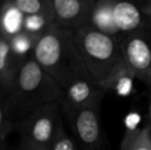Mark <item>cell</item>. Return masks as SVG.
I'll use <instances>...</instances> for the list:
<instances>
[{
	"label": "cell",
	"mask_w": 151,
	"mask_h": 150,
	"mask_svg": "<svg viewBox=\"0 0 151 150\" xmlns=\"http://www.w3.org/2000/svg\"><path fill=\"white\" fill-rule=\"evenodd\" d=\"M32 57L63 90L78 80L93 79L74 41L73 32L52 26L38 38Z\"/></svg>",
	"instance_id": "obj_1"
},
{
	"label": "cell",
	"mask_w": 151,
	"mask_h": 150,
	"mask_svg": "<svg viewBox=\"0 0 151 150\" xmlns=\"http://www.w3.org/2000/svg\"><path fill=\"white\" fill-rule=\"evenodd\" d=\"M73 36L91 77L103 90L115 88L123 77L132 76L121 52L120 36L88 26L73 32Z\"/></svg>",
	"instance_id": "obj_2"
},
{
	"label": "cell",
	"mask_w": 151,
	"mask_h": 150,
	"mask_svg": "<svg viewBox=\"0 0 151 150\" xmlns=\"http://www.w3.org/2000/svg\"><path fill=\"white\" fill-rule=\"evenodd\" d=\"M63 95L61 86L31 57L21 65L5 96L10 119L16 123L44 105L61 102Z\"/></svg>",
	"instance_id": "obj_3"
},
{
	"label": "cell",
	"mask_w": 151,
	"mask_h": 150,
	"mask_svg": "<svg viewBox=\"0 0 151 150\" xmlns=\"http://www.w3.org/2000/svg\"><path fill=\"white\" fill-rule=\"evenodd\" d=\"M63 124L61 102L44 105L14 123L21 139L50 148Z\"/></svg>",
	"instance_id": "obj_4"
},
{
	"label": "cell",
	"mask_w": 151,
	"mask_h": 150,
	"mask_svg": "<svg viewBox=\"0 0 151 150\" xmlns=\"http://www.w3.org/2000/svg\"><path fill=\"white\" fill-rule=\"evenodd\" d=\"M120 46L132 76L151 88V30L121 35Z\"/></svg>",
	"instance_id": "obj_5"
},
{
	"label": "cell",
	"mask_w": 151,
	"mask_h": 150,
	"mask_svg": "<svg viewBox=\"0 0 151 150\" xmlns=\"http://www.w3.org/2000/svg\"><path fill=\"white\" fill-rule=\"evenodd\" d=\"M101 102L64 115L80 150H103Z\"/></svg>",
	"instance_id": "obj_6"
},
{
	"label": "cell",
	"mask_w": 151,
	"mask_h": 150,
	"mask_svg": "<svg viewBox=\"0 0 151 150\" xmlns=\"http://www.w3.org/2000/svg\"><path fill=\"white\" fill-rule=\"evenodd\" d=\"M96 1L97 0H52L54 25L70 32L88 27Z\"/></svg>",
	"instance_id": "obj_7"
},
{
	"label": "cell",
	"mask_w": 151,
	"mask_h": 150,
	"mask_svg": "<svg viewBox=\"0 0 151 150\" xmlns=\"http://www.w3.org/2000/svg\"><path fill=\"white\" fill-rule=\"evenodd\" d=\"M105 90L93 79H83L72 83L64 90L61 101L62 115H66L103 100Z\"/></svg>",
	"instance_id": "obj_8"
},
{
	"label": "cell",
	"mask_w": 151,
	"mask_h": 150,
	"mask_svg": "<svg viewBox=\"0 0 151 150\" xmlns=\"http://www.w3.org/2000/svg\"><path fill=\"white\" fill-rule=\"evenodd\" d=\"M24 62L14 52L9 33L3 29L0 35V90L5 96L9 92L17 73Z\"/></svg>",
	"instance_id": "obj_9"
},
{
	"label": "cell",
	"mask_w": 151,
	"mask_h": 150,
	"mask_svg": "<svg viewBox=\"0 0 151 150\" xmlns=\"http://www.w3.org/2000/svg\"><path fill=\"white\" fill-rule=\"evenodd\" d=\"M114 20L120 36L147 29L146 17L138 2L116 1Z\"/></svg>",
	"instance_id": "obj_10"
},
{
	"label": "cell",
	"mask_w": 151,
	"mask_h": 150,
	"mask_svg": "<svg viewBox=\"0 0 151 150\" xmlns=\"http://www.w3.org/2000/svg\"><path fill=\"white\" fill-rule=\"evenodd\" d=\"M116 0H97L91 12L88 27L102 33L120 36L114 20V6Z\"/></svg>",
	"instance_id": "obj_11"
},
{
	"label": "cell",
	"mask_w": 151,
	"mask_h": 150,
	"mask_svg": "<svg viewBox=\"0 0 151 150\" xmlns=\"http://www.w3.org/2000/svg\"><path fill=\"white\" fill-rule=\"evenodd\" d=\"M6 3L23 17L52 16V0H12Z\"/></svg>",
	"instance_id": "obj_12"
},
{
	"label": "cell",
	"mask_w": 151,
	"mask_h": 150,
	"mask_svg": "<svg viewBox=\"0 0 151 150\" xmlns=\"http://www.w3.org/2000/svg\"><path fill=\"white\" fill-rule=\"evenodd\" d=\"M119 150H151V128H132L124 133Z\"/></svg>",
	"instance_id": "obj_13"
},
{
	"label": "cell",
	"mask_w": 151,
	"mask_h": 150,
	"mask_svg": "<svg viewBox=\"0 0 151 150\" xmlns=\"http://www.w3.org/2000/svg\"><path fill=\"white\" fill-rule=\"evenodd\" d=\"M14 130V123L9 117L7 106H6L5 95L0 90V142Z\"/></svg>",
	"instance_id": "obj_14"
},
{
	"label": "cell",
	"mask_w": 151,
	"mask_h": 150,
	"mask_svg": "<svg viewBox=\"0 0 151 150\" xmlns=\"http://www.w3.org/2000/svg\"><path fill=\"white\" fill-rule=\"evenodd\" d=\"M48 150H80V148L76 141L66 133L64 124H62Z\"/></svg>",
	"instance_id": "obj_15"
},
{
	"label": "cell",
	"mask_w": 151,
	"mask_h": 150,
	"mask_svg": "<svg viewBox=\"0 0 151 150\" xmlns=\"http://www.w3.org/2000/svg\"><path fill=\"white\" fill-rule=\"evenodd\" d=\"M138 3L141 6L142 10L144 11V14L146 17L147 29L148 30H151V0H148V1H140Z\"/></svg>",
	"instance_id": "obj_16"
},
{
	"label": "cell",
	"mask_w": 151,
	"mask_h": 150,
	"mask_svg": "<svg viewBox=\"0 0 151 150\" xmlns=\"http://www.w3.org/2000/svg\"><path fill=\"white\" fill-rule=\"evenodd\" d=\"M14 150H48V149L45 148V147L33 144V143H30V142H28V141L21 139L20 144L18 145V147Z\"/></svg>",
	"instance_id": "obj_17"
},
{
	"label": "cell",
	"mask_w": 151,
	"mask_h": 150,
	"mask_svg": "<svg viewBox=\"0 0 151 150\" xmlns=\"http://www.w3.org/2000/svg\"><path fill=\"white\" fill-rule=\"evenodd\" d=\"M3 16H4V2H0V35L3 32Z\"/></svg>",
	"instance_id": "obj_18"
},
{
	"label": "cell",
	"mask_w": 151,
	"mask_h": 150,
	"mask_svg": "<svg viewBox=\"0 0 151 150\" xmlns=\"http://www.w3.org/2000/svg\"><path fill=\"white\" fill-rule=\"evenodd\" d=\"M149 93V104H148V118H149V126L151 128V88H148Z\"/></svg>",
	"instance_id": "obj_19"
}]
</instances>
